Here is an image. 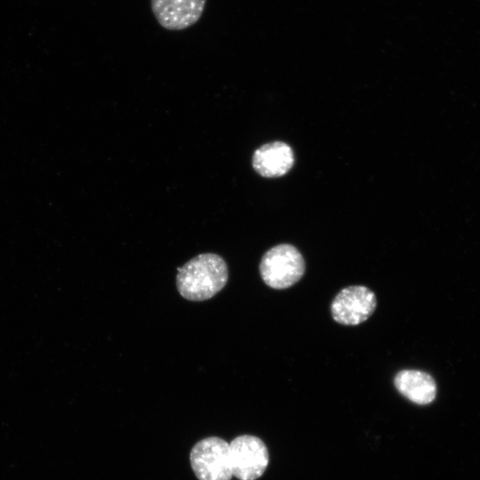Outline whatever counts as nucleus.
<instances>
[{
	"instance_id": "1",
	"label": "nucleus",
	"mask_w": 480,
	"mask_h": 480,
	"mask_svg": "<svg viewBox=\"0 0 480 480\" xmlns=\"http://www.w3.org/2000/svg\"><path fill=\"white\" fill-rule=\"evenodd\" d=\"M228 281V267L224 260L213 253L200 254L177 274V287L182 297L200 301L214 296Z\"/></svg>"
},
{
	"instance_id": "2",
	"label": "nucleus",
	"mask_w": 480,
	"mask_h": 480,
	"mask_svg": "<svg viewBox=\"0 0 480 480\" xmlns=\"http://www.w3.org/2000/svg\"><path fill=\"white\" fill-rule=\"evenodd\" d=\"M305 267L304 258L295 246L281 244L265 252L260 263V273L269 287L285 289L303 276Z\"/></svg>"
},
{
	"instance_id": "3",
	"label": "nucleus",
	"mask_w": 480,
	"mask_h": 480,
	"mask_svg": "<svg viewBox=\"0 0 480 480\" xmlns=\"http://www.w3.org/2000/svg\"><path fill=\"white\" fill-rule=\"evenodd\" d=\"M190 463L199 480H230L233 476L229 444L220 437H207L196 444Z\"/></svg>"
},
{
	"instance_id": "4",
	"label": "nucleus",
	"mask_w": 480,
	"mask_h": 480,
	"mask_svg": "<svg viewBox=\"0 0 480 480\" xmlns=\"http://www.w3.org/2000/svg\"><path fill=\"white\" fill-rule=\"evenodd\" d=\"M232 474L239 480H256L265 472L269 460L265 444L257 436L243 435L229 444Z\"/></svg>"
},
{
	"instance_id": "5",
	"label": "nucleus",
	"mask_w": 480,
	"mask_h": 480,
	"mask_svg": "<svg viewBox=\"0 0 480 480\" xmlns=\"http://www.w3.org/2000/svg\"><path fill=\"white\" fill-rule=\"evenodd\" d=\"M377 299L366 286L352 285L342 289L331 304L332 318L344 325H357L374 312Z\"/></svg>"
},
{
	"instance_id": "6",
	"label": "nucleus",
	"mask_w": 480,
	"mask_h": 480,
	"mask_svg": "<svg viewBox=\"0 0 480 480\" xmlns=\"http://www.w3.org/2000/svg\"><path fill=\"white\" fill-rule=\"evenodd\" d=\"M206 0H150L158 24L168 30H183L196 24L203 15Z\"/></svg>"
},
{
	"instance_id": "7",
	"label": "nucleus",
	"mask_w": 480,
	"mask_h": 480,
	"mask_svg": "<svg viewBox=\"0 0 480 480\" xmlns=\"http://www.w3.org/2000/svg\"><path fill=\"white\" fill-rule=\"evenodd\" d=\"M294 156L289 145L282 141L262 145L253 154L252 166L263 177L276 178L288 172Z\"/></svg>"
},
{
	"instance_id": "8",
	"label": "nucleus",
	"mask_w": 480,
	"mask_h": 480,
	"mask_svg": "<svg viewBox=\"0 0 480 480\" xmlns=\"http://www.w3.org/2000/svg\"><path fill=\"white\" fill-rule=\"evenodd\" d=\"M397 391L411 402L425 405L434 401L436 385L427 372L419 370H402L394 378Z\"/></svg>"
}]
</instances>
